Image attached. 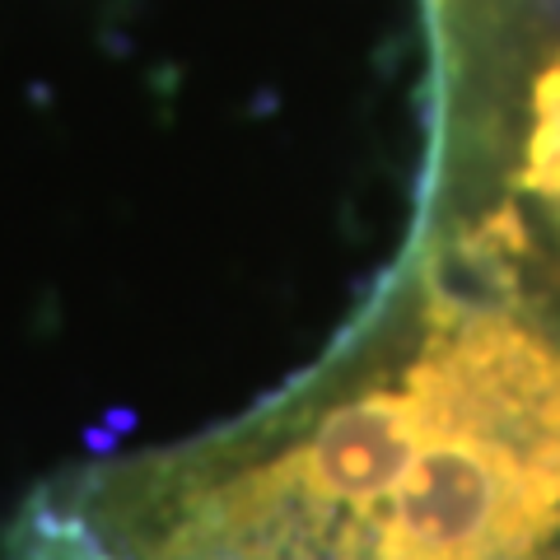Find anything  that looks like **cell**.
<instances>
[{
  "label": "cell",
  "instance_id": "7a4b0ae2",
  "mask_svg": "<svg viewBox=\"0 0 560 560\" xmlns=\"http://www.w3.org/2000/svg\"><path fill=\"white\" fill-rule=\"evenodd\" d=\"M407 388L448 430L560 481V360L533 331L504 318L453 323L425 346Z\"/></svg>",
  "mask_w": 560,
  "mask_h": 560
},
{
  "label": "cell",
  "instance_id": "6da1fadb",
  "mask_svg": "<svg viewBox=\"0 0 560 560\" xmlns=\"http://www.w3.org/2000/svg\"><path fill=\"white\" fill-rule=\"evenodd\" d=\"M420 416L425 444L416 463L346 533L341 560H518L556 533V477L448 430L425 407Z\"/></svg>",
  "mask_w": 560,
  "mask_h": 560
}]
</instances>
